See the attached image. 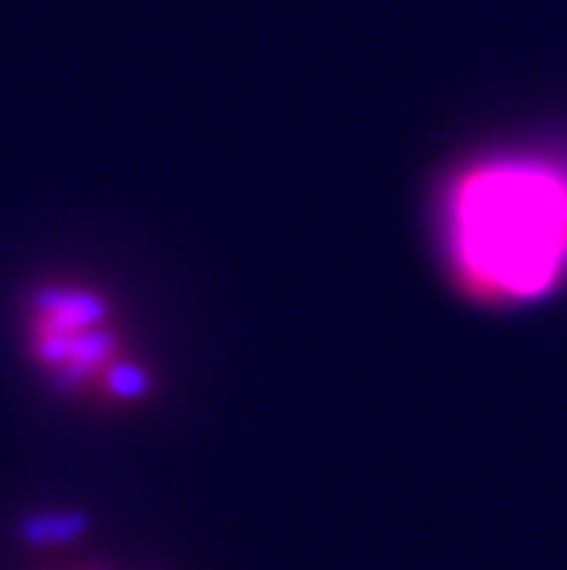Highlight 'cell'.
<instances>
[{
  "instance_id": "obj_2",
  "label": "cell",
  "mask_w": 567,
  "mask_h": 570,
  "mask_svg": "<svg viewBox=\"0 0 567 570\" xmlns=\"http://www.w3.org/2000/svg\"><path fill=\"white\" fill-rule=\"evenodd\" d=\"M29 356L58 389L105 403H134L148 374L128 354L108 298L81 284H50L29 302Z\"/></svg>"
},
{
  "instance_id": "obj_1",
  "label": "cell",
  "mask_w": 567,
  "mask_h": 570,
  "mask_svg": "<svg viewBox=\"0 0 567 570\" xmlns=\"http://www.w3.org/2000/svg\"><path fill=\"white\" fill-rule=\"evenodd\" d=\"M446 269L489 307L527 304L567 275V163L492 154L452 174L440 200Z\"/></svg>"
}]
</instances>
